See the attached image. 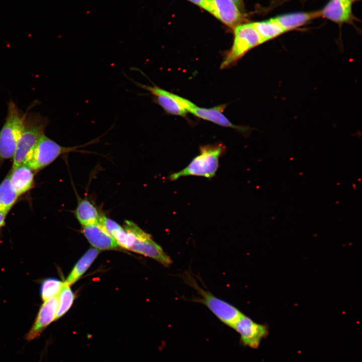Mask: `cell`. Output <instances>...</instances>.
I'll list each match as a JSON object with an SVG mask.
<instances>
[{"instance_id":"obj_1","label":"cell","mask_w":362,"mask_h":362,"mask_svg":"<svg viewBox=\"0 0 362 362\" xmlns=\"http://www.w3.org/2000/svg\"><path fill=\"white\" fill-rule=\"evenodd\" d=\"M27 111L17 148L13 157L12 168L25 164L26 159L45 134L48 118L37 112Z\"/></svg>"},{"instance_id":"obj_2","label":"cell","mask_w":362,"mask_h":362,"mask_svg":"<svg viewBox=\"0 0 362 362\" xmlns=\"http://www.w3.org/2000/svg\"><path fill=\"white\" fill-rule=\"evenodd\" d=\"M225 146L222 143L206 145L200 147V153L182 170L171 173V181L190 175L211 178L215 176L219 167V160L224 153Z\"/></svg>"},{"instance_id":"obj_3","label":"cell","mask_w":362,"mask_h":362,"mask_svg":"<svg viewBox=\"0 0 362 362\" xmlns=\"http://www.w3.org/2000/svg\"><path fill=\"white\" fill-rule=\"evenodd\" d=\"M25 115L13 100L9 102L5 121L0 130V163L13 158Z\"/></svg>"},{"instance_id":"obj_4","label":"cell","mask_w":362,"mask_h":362,"mask_svg":"<svg viewBox=\"0 0 362 362\" xmlns=\"http://www.w3.org/2000/svg\"><path fill=\"white\" fill-rule=\"evenodd\" d=\"M100 138L82 145L66 147L60 145L44 134L28 155L25 164L35 173L37 172L50 164L60 155L71 152H80V148L98 142Z\"/></svg>"},{"instance_id":"obj_5","label":"cell","mask_w":362,"mask_h":362,"mask_svg":"<svg viewBox=\"0 0 362 362\" xmlns=\"http://www.w3.org/2000/svg\"><path fill=\"white\" fill-rule=\"evenodd\" d=\"M186 275L187 276H184V281L197 291L199 296L193 298L192 301L203 304L221 322L232 327L243 313L232 305L201 287L193 278L189 274Z\"/></svg>"},{"instance_id":"obj_6","label":"cell","mask_w":362,"mask_h":362,"mask_svg":"<svg viewBox=\"0 0 362 362\" xmlns=\"http://www.w3.org/2000/svg\"><path fill=\"white\" fill-rule=\"evenodd\" d=\"M233 30V43L221 64V69L231 65L251 49L261 43L253 23L240 24Z\"/></svg>"},{"instance_id":"obj_7","label":"cell","mask_w":362,"mask_h":362,"mask_svg":"<svg viewBox=\"0 0 362 362\" xmlns=\"http://www.w3.org/2000/svg\"><path fill=\"white\" fill-rule=\"evenodd\" d=\"M138 87L148 92L152 95L154 103L160 106L165 113L185 117L190 109L195 105L190 100L165 90L155 84L147 85L128 78Z\"/></svg>"},{"instance_id":"obj_8","label":"cell","mask_w":362,"mask_h":362,"mask_svg":"<svg viewBox=\"0 0 362 362\" xmlns=\"http://www.w3.org/2000/svg\"><path fill=\"white\" fill-rule=\"evenodd\" d=\"M232 328L240 335L242 344L252 348H257L268 333L266 326L254 322L243 314Z\"/></svg>"},{"instance_id":"obj_9","label":"cell","mask_w":362,"mask_h":362,"mask_svg":"<svg viewBox=\"0 0 362 362\" xmlns=\"http://www.w3.org/2000/svg\"><path fill=\"white\" fill-rule=\"evenodd\" d=\"M58 304V295L44 302L34 323L25 336L27 341H30L40 337L45 328L55 320Z\"/></svg>"},{"instance_id":"obj_10","label":"cell","mask_w":362,"mask_h":362,"mask_svg":"<svg viewBox=\"0 0 362 362\" xmlns=\"http://www.w3.org/2000/svg\"><path fill=\"white\" fill-rule=\"evenodd\" d=\"M129 250L152 258L165 266H169L172 262L161 247L145 232L136 237L135 242Z\"/></svg>"},{"instance_id":"obj_11","label":"cell","mask_w":362,"mask_h":362,"mask_svg":"<svg viewBox=\"0 0 362 362\" xmlns=\"http://www.w3.org/2000/svg\"><path fill=\"white\" fill-rule=\"evenodd\" d=\"M212 15L222 23L234 29L242 24L244 16L236 5L231 0H210Z\"/></svg>"},{"instance_id":"obj_12","label":"cell","mask_w":362,"mask_h":362,"mask_svg":"<svg viewBox=\"0 0 362 362\" xmlns=\"http://www.w3.org/2000/svg\"><path fill=\"white\" fill-rule=\"evenodd\" d=\"M226 105H220L210 108H205L197 106L195 104L189 112L202 119L213 122L218 125L230 127L243 133H246L249 128L246 127L237 126L232 124L223 114Z\"/></svg>"},{"instance_id":"obj_13","label":"cell","mask_w":362,"mask_h":362,"mask_svg":"<svg viewBox=\"0 0 362 362\" xmlns=\"http://www.w3.org/2000/svg\"><path fill=\"white\" fill-rule=\"evenodd\" d=\"M82 232L88 242L101 250L115 249L119 245L101 223L82 226Z\"/></svg>"},{"instance_id":"obj_14","label":"cell","mask_w":362,"mask_h":362,"mask_svg":"<svg viewBox=\"0 0 362 362\" xmlns=\"http://www.w3.org/2000/svg\"><path fill=\"white\" fill-rule=\"evenodd\" d=\"M34 173V171L26 164L11 169L9 173L10 182L19 196L33 188Z\"/></svg>"},{"instance_id":"obj_15","label":"cell","mask_w":362,"mask_h":362,"mask_svg":"<svg viewBox=\"0 0 362 362\" xmlns=\"http://www.w3.org/2000/svg\"><path fill=\"white\" fill-rule=\"evenodd\" d=\"M352 2L349 0H330L321 10L323 16L334 22H346L351 17Z\"/></svg>"},{"instance_id":"obj_16","label":"cell","mask_w":362,"mask_h":362,"mask_svg":"<svg viewBox=\"0 0 362 362\" xmlns=\"http://www.w3.org/2000/svg\"><path fill=\"white\" fill-rule=\"evenodd\" d=\"M74 214L82 226L99 223L103 215L92 202L78 196H77V205Z\"/></svg>"},{"instance_id":"obj_17","label":"cell","mask_w":362,"mask_h":362,"mask_svg":"<svg viewBox=\"0 0 362 362\" xmlns=\"http://www.w3.org/2000/svg\"><path fill=\"white\" fill-rule=\"evenodd\" d=\"M321 16L320 11L286 14L274 18L276 22L287 31L302 26Z\"/></svg>"},{"instance_id":"obj_18","label":"cell","mask_w":362,"mask_h":362,"mask_svg":"<svg viewBox=\"0 0 362 362\" xmlns=\"http://www.w3.org/2000/svg\"><path fill=\"white\" fill-rule=\"evenodd\" d=\"M99 253V250L96 248L88 250L75 264L64 282L70 286L76 282L90 266Z\"/></svg>"},{"instance_id":"obj_19","label":"cell","mask_w":362,"mask_h":362,"mask_svg":"<svg viewBox=\"0 0 362 362\" xmlns=\"http://www.w3.org/2000/svg\"><path fill=\"white\" fill-rule=\"evenodd\" d=\"M19 197L11 185L8 174L0 184V211L8 214L16 203Z\"/></svg>"},{"instance_id":"obj_20","label":"cell","mask_w":362,"mask_h":362,"mask_svg":"<svg viewBox=\"0 0 362 362\" xmlns=\"http://www.w3.org/2000/svg\"><path fill=\"white\" fill-rule=\"evenodd\" d=\"M253 25L259 34L261 43L285 32L274 18L253 23Z\"/></svg>"},{"instance_id":"obj_21","label":"cell","mask_w":362,"mask_h":362,"mask_svg":"<svg viewBox=\"0 0 362 362\" xmlns=\"http://www.w3.org/2000/svg\"><path fill=\"white\" fill-rule=\"evenodd\" d=\"M58 298V304L55 320L61 318L69 310L74 299V295L70 286L64 282Z\"/></svg>"},{"instance_id":"obj_22","label":"cell","mask_w":362,"mask_h":362,"mask_svg":"<svg viewBox=\"0 0 362 362\" xmlns=\"http://www.w3.org/2000/svg\"><path fill=\"white\" fill-rule=\"evenodd\" d=\"M64 282L57 279L49 278L45 279L41 283L40 294L42 300L44 302L50 298L56 296L59 293Z\"/></svg>"},{"instance_id":"obj_23","label":"cell","mask_w":362,"mask_h":362,"mask_svg":"<svg viewBox=\"0 0 362 362\" xmlns=\"http://www.w3.org/2000/svg\"><path fill=\"white\" fill-rule=\"evenodd\" d=\"M212 14V7L210 0H188Z\"/></svg>"},{"instance_id":"obj_24","label":"cell","mask_w":362,"mask_h":362,"mask_svg":"<svg viewBox=\"0 0 362 362\" xmlns=\"http://www.w3.org/2000/svg\"><path fill=\"white\" fill-rule=\"evenodd\" d=\"M7 214H8L5 212L0 211V229L5 225V220Z\"/></svg>"},{"instance_id":"obj_25","label":"cell","mask_w":362,"mask_h":362,"mask_svg":"<svg viewBox=\"0 0 362 362\" xmlns=\"http://www.w3.org/2000/svg\"><path fill=\"white\" fill-rule=\"evenodd\" d=\"M232 1L238 9L241 10H244V4L243 0H231Z\"/></svg>"},{"instance_id":"obj_26","label":"cell","mask_w":362,"mask_h":362,"mask_svg":"<svg viewBox=\"0 0 362 362\" xmlns=\"http://www.w3.org/2000/svg\"><path fill=\"white\" fill-rule=\"evenodd\" d=\"M349 1H351V2H352L354 1H357V0H349Z\"/></svg>"}]
</instances>
